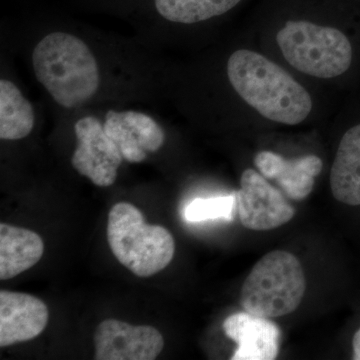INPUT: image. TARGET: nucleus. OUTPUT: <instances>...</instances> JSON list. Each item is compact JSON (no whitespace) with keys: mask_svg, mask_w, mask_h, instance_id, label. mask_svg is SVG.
<instances>
[{"mask_svg":"<svg viewBox=\"0 0 360 360\" xmlns=\"http://www.w3.org/2000/svg\"><path fill=\"white\" fill-rule=\"evenodd\" d=\"M231 86L248 105L274 122L296 125L312 110L307 90L283 68L257 52L239 49L227 63Z\"/></svg>","mask_w":360,"mask_h":360,"instance_id":"nucleus-1","label":"nucleus"},{"mask_svg":"<svg viewBox=\"0 0 360 360\" xmlns=\"http://www.w3.org/2000/svg\"><path fill=\"white\" fill-rule=\"evenodd\" d=\"M32 65L40 84L63 108H79L98 91L96 59L84 40L70 33L53 32L40 40Z\"/></svg>","mask_w":360,"mask_h":360,"instance_id":"nucleus-2","label":"nucleus"},{"mask_svg":"<svg viewBox=\"0 0 360 360\" xmlns=\"http://www.w3.org/2000/svg\"><path fill=\"white\" fill-rule=\"evenodd\" d=\"M108 240L116 259L139 277L155 276L174 257L172 234L146 224L141 210L129 202L116 203L108 213Z\"/></svg>","mask_w":360,"mask_h":360,"instance_id":"nucleus-3","label":"nucleus"},{"mask_svg":"<svg viewBox=\"0 0 360 360\" xmlns=\"http://www.w3.org/2000/svg\"><path fill=\"white\" fill-rule=\"evenodd\" d=\"M307 279L300 259L285 250H274L260 258L241 288L240 304L257 316L281 317L300 307Z\"/></svg>","mask_w":360,"mask_h":360,"instance_id":"nucleus-4","label":"nucleus"},{"mask_svg":"<svg viewBox=\"0 0 360 360\" xmlns=\"http://www.w3.org/2000/svg\"><path fill=\"white\" fill-rule=\"evenodd\" d=\"M276 41L285 60L310 77H338L352 65V44L336 28L288 21L277 32Z\"/></svg>","mask_w":360,"mask_h":360,"instance_id":"nucleus-5","label":"nucleus"},{"mask_svg":"<svg viewBox=\"0 0 360 360\" xmlns=\"http://www.w3.org/2000/svg\"><path fill=\"white\" fill-rule=\"evenodd\" d=\"M236 194L239 220L250 231H271L295 217V207L288 202L281 191L255 170L243 172L240 189Z\"/></svg>","mask_w":360,"mask_h":360,"instance_id":"nucleus-6","label":"nucleus"},{"mask_svg":"<svg viewBox=\"0 0 360 360\" xmlns=\"http://www.w3.org/2000/svg\"><path fill=\"white\" fill-rule=\"evenodd\" d=\"M75 131L77 148L71 158L72 167L97 186H112L123 156L103 123L94 116H85L75 123Z\"/></svg>","mask_w":360,"mask_h":360,"instance_id":"nucleus-7","label":"nucleus"},{"mask_svg":"<svg viewBox=\"0 0 360 360\" xmlns=\"http://www.w3.org/2000/svg\"><path fill=\"white\" fill-rule=\"evenodd\" d=\"M96 360H153L165 347L158 329L134 326L117 319H106L94 336Z\"/></svg>","mask_w":360,"mask_h":360,"instance_id":"nucleus-8","label":"nucleus"},{"mask_svg":"<svg viewBox=\"0 0 360 360\" xmlns=\"http://www.w3.org/2000/svg\"><path fill=\"white\" fill-rule=\"evenodd\" d=\"M106 134L115 142L123 160L141 163L148 153L162 148L165 132L150 116L134 110H110L103 123Z\"/></svg>","mask_w":360,"mask_h":360,"instance_id":"nucleus-9","label":"nucleus"},{"mask_svg":"<svg viewBox=\"0 0 360 360\" xmlns=\"http://www.w3.org/2000/svg\"><path fill=\"white\" fill-rule=\"evenodd\" d=\"M49 319V309L39 298L0 291V347L33 340L46 328Z\"/></svg>","mask_w":360,"mask_h":360,"instance_id":"nucleus-10","label":"nucleus"},{"mask_svg":"<svg viewBox=\"0 0 360 360\" xmlns=\"http://www.w3.org/2000/svg\"><path fill=\"white\" fill-rule=\"evenodd\" d=\"M222 328L238 345L232 360H274L278 355L281 329L266 317L238 312L225 319Z\"/></svg>","mask_w":360,"mask_h":360,"instance_id":"nucleus-11","label":"nucleus"},{"mask_svg":"<svg viewBox=\"0 0 360 360\" xmlns=\"http://www.w3.org/2000/svg\"><path fill=\"white\" fill-rule=\"evenodd\" d=\"M255 167L265 179H272L293 200H302L311 193L315 177L321 174L323 163L319 156L305 155L286 160L283 156L262 151L255 158Z\"/></svg>","mask_w":360,"mask_h":360,"instance_id":"nucleus-12","label":"nucleus"},{"mask_svg":"<svg viewBox=\"0 0 360 360\" xmlns=\"http://www.w3.org/2000/svg\"><path fill=\"white\" fill-rule=\"evenodd\" d=\"M44 243L30 229L0 224V279L7 281L22 274L41 259Z\"/></svg>","mask_w":360,"mask_h":360,"instance_id":"nucleus-13","label":"nucleus"},{"mask_svg":"<svg viewBox=\"0 0 360 360\" xmlns=\"http://www.w3.org/2000/svg\"><path fill=\"white\" fill-rule=\"evenodd\" d=\"M330 188L340 202L360 205V124L348 129L341 139L331 168Z\"/></svg>","mask_w":360,"mask_h":360,"instance_id":"nucleus-14","label":"nucleus"},{"mask_svg":"<svg viewBox=\"0 0 360 360\" xmlns=\"http://www.w3.org/2000/svg\"><path fill=\"white\" fill-rule=\"evenodd\" d=\"M34 122L32 103L13 82L0 80V139L2 141L25 139L32 131Z\"/></svg>","mask_w":360,"mask_h":360,"instance_id":"nucleus-15","label":"nucleus"},{"mask_svg":"<svg viewBox=\"0 0 360 360\" xmlns=\"http://www.w3.org/2000/svg\"><path fill=\"white\" fill-rule=\"evenodd\" d=\"M241 0H155L158 13L172 22L193 25L222 15Z\"/></svg>","mask_w":360,"mask_h":360,"instance_id":"nucleus-16","label":"nucleus"},{"mask_svg":"<svg viewBox=\"0 0 360 360\" xmlns=\"http://www.w3.org/2000/svg\"><path fill=\"white\" fill-rule=\"evenodd\" d=\"M236 207V194L210 198H196L186 206L184 217L189 222L231 220Z\"/></svg>","mask_w":360,"mask_h":360,"instance_id":"nucleus-17","label":"nucleus"},{"mask_svg":"<svg viewBox=\"0 0 360 360\" xmlns=\"http://www.w3.org/2000/svg\"><path fill=\"white\" fill-rule=\"evenodd\" d=\"M352 347H354V359L360 360V328L355 333L352 340Z\"/></svg>","mask_w":360,"mask_h":360,"instance_id":"nucleus-18","label":"nucleus"}]
</instances>
